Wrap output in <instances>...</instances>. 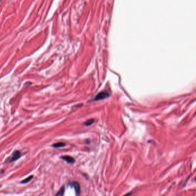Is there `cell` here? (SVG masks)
I'll return each instance as SVG.
<instances>
[{
  "label": "cell",
  "instance_id": "cell-1",
  "mask_svg": "<svg viewBox=\"0 0 196 196\" xmlns=\"http://www.w3.org/2000/svg\"><path fill=\"white\" fill-rule=\"evenodd\" d=\"M21 157V153L19 151H14L12 155L8 159V161L9 162H12L17 161Z\"/></svg>",
  "mask_w": 196,
  "mask_h": 196
},
{
  "label": "cell",
  "instance_id": "cell-2",
  "mask_svg": "<svg viewBox=\"0 0 196 196\" xmlns=\"http://www.w3.org/2000/svg\"><path fill=\"white\" fill-rule=\"evenodd\" d=\"M60 158H61V159L64 160V161H66L67 162L69 163H71V164L75 162V160L73 158L68 155L62 156V157H60Z\"/></svg>",
  "mask_w": 196,
  "mask_h": 196
},
{
  "label": "cell",
  "instance_id": "cell-3",
  "mask_svg": "<svg viewBox=\"0 0 196 196\" xmlns=\"http://www.w3.org/2000/svg\"><path fill=\"white\" fill-rule=\"evenodd\" d=\"M109 96V94H108V93L107 92H102L100 93H99L98 96H96V97L95 99V100H102V99H104L106 97H108V96Z\"/></svg>",
  "mask_w": 196,
  "mask_h": 196
},
{
  "label": "cell",
  "instance_id": "cell-4",
  "mask_svg": "<svg viewBox=\"0 0 196 196\" xmlns=\"http://www.w3.org/2000/svg\"><path fill=\"white\" fill-rule=\"evenodd\" d=\"M72 186L74 187L76 195H79L80 193V186L79 183L77 182H74L72 184Z\"/></svg>",
  "mask_w": 196,
  "mask_h": 196
},
{
  "label": "cell",
  "instance_id": "cell-5",
  "mask_svg": "<svg viewBox=\"0 0 196 196\" xmlns=\"http://www.w3.org/2000/svg\"><path fill=\"white\" fill-rule=\"evenodd\" d=\"M52 146L54 148H60L65 146V144L63 142H58L53 144L52 145Z\"/></svg>",
  "mask_w": 196,
  "mask_h": 196
},
{
  "label": "cell",
  "instance_id": "cell-6",
  "mask_svg": "<svg viewBox=\"0 0 196 196\" xmlns=\"http://www.w3.org/2000/svg\"><path fill=\"white\" fill-rule=\"evenodd\" d=\"M64 191H65V187H62L55 196H63L64 194Z\"/></svg>",
  "mask_w": 196,
  "mask_h": 196
},
{
  "label": "cell",
  "instance_id": "cell-7",
  "mask_svg": "<svg viewBox=\"0 0 196 196\" xmlns=\"http://www.w3.org/2000/svg\"><path fill=\"white\" fill-rule=\"evenodd\" d=\"M32 178H33V175L29 176V177H27V178H26L25 179H24V180H22L21 182V183H28V182H29V181H31V180Z\"/></svg>",
  "mask_w": 196,
  "mask_h": 196
},
{
  "label": "cell",
  "instance_id": "cell-8",
  "mask_svg": "<svg viewBox=\"0 0 196 196\" xmlns=\"http://www.w3.org/2000/svg\"><path fill=\"white\" fill-rule=\"evenodd\" d=\"M94 119H89V120L85 121L84 124L85 125H87V126H88V125H91V124H92L93 123H94Z\"/></svg>",
  "mask_w": 196,
  "mask_h": 196
},
{
  "label": "cell",
  "instance_id": "cell-9",
  "mask_svg": "<svg viewBox=\"0 0 196 196\" xmlns=\"http://www.w3.org/2000/svg\"><path fill=\"white\" fill-rule=\"evenodd\" d=\"M131 193H131V192H130V193H127V194H125V195H124L123 196H131Z\"/></svg>",
  "mask_w": 196,
  "mask_h": 196
},
{
  "label": "cell",
  "instance_id": "cell-10",
  "mask_svg": "<svg viewBox=\"0 0 196 196\" xmlns=\"http://www.w3.org/2000/svg\"><path fill=\"white\" fill-rule=\"evenodd\" d=\"M195 180H196V178H195Z\"/></svg>",
  "mask_w": 196,
  "mask_h": 196
}]
</instances>
